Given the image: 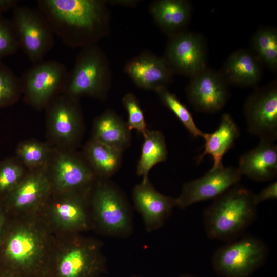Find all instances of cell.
<instances>
[{
    "label": "cell",
    "mask_w": 277,
    "mask_h": 277,
    "mask_svg": "<svg viewBox=\"0 0 277 277\" xmlns=\"http://www.w3.org/2000/svg\"><path fill=\"white\" fill-rule=\"evenodd\" d=\"M207 56L204 37L186 30L169 37L163 57L174 74L190 78L207 67Z\"/></svg>",
    "instance_id": "obj_9"
},
{
    "label": "cell",
    "mask_w": 277,
    "mask_h": 277,
    "mask_svg": "<svg viewBox=\"0 0 277 277\" xmlns=\"http://www.w3.org/2000/svg\"><path fill=\"white\" fill-rule=\"evenodd\" d=\"M155 92L163 105L174 113L194 137L203 138L205 133L197 127L191 112L174 94L167 88H160Z\"/></svg>",
    "instance_id": "obj_26"
},
{
    "label": "cell",
    "mask_w": 277,
    "mask_h": 277,
    "mask_svg": "<svg viewBox=\"0 0 277 277\" xmlns=\"http://www.w3.org/2000/svg\"><path fill=\"white\" fill-rule=\"evenodd\" d=\"M108 59L97 44L82 48L71 72L65 94L79 99L88 96L105 100L111 88Z\"/></svg>",
    "instance_id": "obj_3"
},
{
    "label": "cell",
    "mask_w": 277,
    "mask_h": 277,
    "mask_svg": "<svg viewBox=\"0 0 277 277\" xmlns=\"http://www.w3.org/2000/svg\"><path fill=\"white\" fill-rule=\"evenodd\" d=\"M250 50L262 66L277 70V30L272 26L260 27L252 35Z\"/></svg>",
    "instance_id": "obj_24"
},
{
    "label": "cell",
    "mask_w": 277,
    "mask_h": 277,
    "mask_svg": "<svg viewBox=\"0 0 277 277\" xmlns=\"http://www.w3.org/2000/svg\"><path fill=\"white\" fill-rule=\"evenodd\" d=\"M122 103L128 113V121L126 122L128 128L131 131L135 130L144 136L148 129L138 99L130 92L124 96Z\"/></svg>",
    "instance_id": "obj_30"
},
{
    "label": "cell",
    "mask_w": 277,
    "mask_h": 277,
    "mask_svg": "<svg viewBox=\"0 0 277 277\" xmlns=\"http://www.w3.org/2000/svg\"><path fill=\"white\" fill-rule=\"evenodd\" d=\"M229 86L220 71L207 67L190 77L185 91L189 102L195 111L214 113L228 102Z\"/></svg>",
    "instance_id": "obj_10"
},
{
    "label": "cell",
    "mask_w": 277,
    "mask_h": 277,
    "mask_svg": "<svg viewBox=\"0 0 277 277\" xmlns=\"http://www.w3.org/2000/svg\"><path fill=\"white\" fill-rule=\"evenodd\" d=\"M262 66L250 50L241 49L229 55L220 71L229 85L255 87L262 77Z\"/></svg>",
    "instance_id": "obj_17"
},
{
    "label": "cell",
    "mask_w": 277,
    "mask_h": 277,
    "mask_svg": "<svg viewBox=\"0 0 277 277\" xmlns=\"http://www.w3.org/2000/svg\"><path fill=\"white\" fill-rule=\"evenodd\" d=\"M48 189V181L43 173L32 175L15 190L12 196L14 204L18 208L30 206L41 199Z\"/></svg>",
    "instance_id": "obj_25"
},
{
    "label": "cell",
    "mask_w": 277,
    "mask_h": 277,
    "mask_svg": "<svg viewBox=\"0 0 277 277\" xmlns=\"http://www.w3.org/2000/svg\"><path fill=\"white\" fill-rule=\"evenodd\" d=\"M19 48V40L12 21L0 14V62L16 53Z\"/></svg>",
    "instance_id": "obj_31"
},
{
    "label": "cell",
    "mask_w": 277,
    "mask_h": 277,
    "mask_svg": "<svg viewBox=\"0 0 277 277\" xmlns=\"http://www.w3.org/2000/svg\"><path fill=\"white\" fill-rule=\"evenodd\" d=\"M237 168L223 164L211 168L202 177L185 183L179 197L176 207L185 209L196 203L214 199L232 186L242 177Z\"/></svg>",
    "instance_id": "obj_11"
},
{
    "label": "cell",
    "mask_w": 277,
    "mask_h": 277,
    "mask_svg": "<svg viewBox=\"0 0 277 277\" xmlns=\"http://www.w3.org/2000/svg\"><path fill=\"white\" fill-rule=\"evenodd\" d=\"M96 218L109 235L126 236L130 233L131 221L128 205L122 192L110 181L101 182L93 197Z\"/></svg>",
    "instance_id": "obj_8"
},
{
    "label": "cell",
    "mask_w": 277,
    "mask_h": 277,
    "mask_svg": "<svg viewBox=\"0 0 277 277\" xmlns=\"http://www.w3.org/2000/svg\"><path fill=\"white\" fill-rule=\"evenodd\" d=\"M242 176L258 182L268 181L277 175V146L274 142L260 140L253 149L239 159L236 167Z\"/></svg>",
    "instance_id": "obj_15"
},
{
    "label": "cell",
    "mask_w": 277,
    "mask_h": 277,
    "mask_svg": "<svg viewBox=\"0 0 277 277\" xmlns=\"http://www.w3.org/2000/svg\"><path fill=\"white\" fill-rule=\"evenodd\" d=\"M134 204L141 214L146 230L151 232L161 228L176 207V198L157 191L149 180L135 185L132 192Z\"/></svg>",
    "instance_id": "obj_13"
},
{
    "label": "cell",
    "mask_w": 277,
    "mask_h": 277,
    "mask_svg": "<svg viewBox=\"0 0 277 277\" xmlns=\"http://www.w3.org/2000/svg\"><path fill=\"white\" fill-rule=\"evenodd\" d=\"M277 197V182L274 181L263 188L258 194H255L254 200L258 205L260 203Z\"/></svg>",
    "instance_id": "obj_34"
},
{
    "label": "cell",
    "mask_w": 277,
    "mask_h": 277,
    "mask_svg": "<svg viewBox=\"0 0 277 277\" xmlns=\"http://www.w3.org/2000/svg\"><path fill=\"white\" fill-rule=\"evenodd\" d=\"M268 252L262 240L244 235L215 250L212 267L216 274L223 277H249L265 262Z\"/></svg>",
    "instance_id": "obj_4"
},
{
    "label": "cell",
    "mask_w": 277,
    "mask_h": 277,
    "mask_svg": "<svg viewBox=\"0 0 277 277\" xmlns=\"http://www.w3.org/2000/svg\"><path fill=\"white\" fill-rule=\"evenodd\" d=\"M120 150L93 138L86 146L85 155L94 173L104 179L113 175L120 169L122 161Z\"/></svg>",
    "instance_id": "obj_22"
},
{
    "label": "cell",
    "mask_w": 277,
    "mask_h": 277,
    "mask_svg": "<svg viewBox=\"0 0 277 277\" xmlns=\"http://www.w3.org/2000/svg\"><path fill=\"white\" fill-rule=\"evenodd\" d=\"M180 277H198V276H194L193 275L186 274V275H181Z\"/></svg>",
    "instance_id": "obj_37"
},
{
    "label": "cell",
    "mask_w": 277,
    "mask_h": 277,
    "mask_svg": "<svg viewBox=\"0 0 277 277\" xmlns=\"http://www.w3.org/2000/svg\"><path fill=\"white\" fill-rule=\"evenodd\" d=\"M55 183L60 189H74L89 184L94 173L89 164L69 154L57 156L53 166Z\"/></svg>",
    "instance_id": "obj_19"
},
{
    "label": "cell",
    "mask_w": 277,
    "mask_h": 277,
    "mask_svg": "<svg viewBox=\"0 0 277 277\" xmlns=\"http://www.w3.org/2000/svg\"><path fill=\"white\" fill-rule=\"evenodd\" d=\"M69 72L64 64L43 60L23 74V92L26 102L37 109L47 107L61 92L65 93Z\"/></svg>",
    "instance_id": "obj_5"
},
{
    "label": "cell",
    "mask_w": 277,
    "mask_h": 277,
    "mask_svg": "<svg viewBox=\"0 0 277 277\" xmlns=\"http://www.w3.org/2000/svg\"><path fill=\"white\" fill-rule=\"evenodd\" d=\"M243 111L248 132L260 140L277 138V83L256 88L246 99Z\"/></svg>",
    "instance_id": "obj_7"
},
{
    "label": "cell",
    "mask_w": 277,
    "mask_h": 277,
    "mask_svg": "<svg viewBox=\"0 0 277 277\" xmlns=\"http://www.w3.org/2000/svg\"><path fill=\"white\" fill-rule=\"evenodd\" d=\"M55 214L59 220L68 227L83 228L86 225V215L81 200L73 198L57 203Z\"/></svg>",
    "instance_id": "obj_28"
},
{
    "label": "cell",
    "mask_w": 277,
    "mask_h": 277,
    "mask_svg": "<svg viewBox=\"0 0 277 277\" xmlns=\"http://www.w3.org/2000/svg\"><path fill=\"white\" fill-rule=\"evenodd\" d=\"M124 71L138 87L155 92L167 88L174 75L163 57L148 51L130 60L126 64Z\"/></svg>",
    "instance_id": "obj_12"
},
{
    "label": "cell",
    "mask_w": 277,
    "mask_h": 277,
    "mask_svg": "<svg viewBox=\"0 0 277 277\" xmlns=\"http://www.w3.org/2000/svg\"><path fill=\"white\" fill-rule=\"evenodd\" d=\"M92 138L123 152L131 145V132L116 112L107 109L95 120Z\"/></svg>",
    "instance_id": "obj_20"
},
{
    "label": "cell",
    "mask_w": 277,
    "mask_h": 277,
    "mask_svg": "<svg viewBox=\"0 0 277 277\" xmlns=\"http://www.w3.org/2000/svg\"><path fill=\"white\" fill-rule=\"evenodd\" d=\"M22 92L21 78L0 62V107L15 102Z\"/></svg>",
    "instance_id": "obj_29"
},
{
    "label": "cell",
    "mask_w": 277,
    "mask_h": 277,
    "mask_svg": "<svg viewBox=\"0 0 277 277\" xmlns=\"http://www.w3.org/2000/svg\"><path fill=\"white\" fill-rule=\"evenodd\" d=\"M95 248L78 245L71 249L61 259L59 272L61 277H89L101 270L103 262Z\"/></svg>",
    "instance_id": "obj_21"
},
{
    "label": "cell",
    "mask_w": 277,
    "mask_h": 277,
    "mask_svg": "<svg viewBox=\"0 0 277 277\" xmlns=\"http://www.w3.org/2000/svg\"><path fill=\"white\" fill-rule=\"evenodd\" d=\"M12 22L20 48L32 63L44 60L54 45V32L38 9L18 5L13 9Z\"/></svg>",
    "instance_id": "obj_6"
},
{
    "label": "cell",
    "mask_w": 277,
    "mask_h": 277,
    "mask_svg": "<svg viewBox=\"0 0 277 277\" xmlns=\"http://www.w3.org/2000/svg\"><path fill=\"white\" fill-rule=\"evenodd\" d=\"M37 4L55 34L70 47L97 44L110 31L107 1L39 0Z\"/></svg>",
    "instance_id": "obj_1"
},
{
    "label": "cell",
    "mask_w": 277,
    "mask_h": 277,
    "mask_svg": "<svg viewBox=\"0 0 277 277\" xmlns=\"http://www.w3.org/2000/svg\"><path fill=\"white\" fill-rule=\"evenodd\" d=\"M149 10L155 24L170 37L187 30L193 7L187 0H156Z\"/></svg>",
    "instance_id": "obj_16"
},
{
    "label": "cell",
    "mask_w": 277,
    "mask_h": 277,
    "mask_svg": "<svg viewBox=\"0 0 277 277\" xmlns=\"http://www.w3.org/2000/svg\"><path fill=\"white\" fill-rule=\"evenodd\" d=\"M254 196L238 184L214 199L203 215L208 237L229 243L241 236L256 217Z\"/></svg>",
    "instance_id": "obj_2"
},
{
    "label": "cell",
    "mask_w": 277,
    "mask_h": 277,
    "mask_svg": "<svg viewBox=\"0 0 277 277\" xmlns=\"http://www.w3.org/2000/svg\"><path fill=\"white\" fill-rule=\"evenodd\" d=\"M18 0H0V14L14 9L18 5Z\"/></svg>",
    "instance_id": "obj_35"
},
{
    "label": "cell",
    "mask_w": 277,
    "mask_h": 277,
    "mask_svg": "<svg viewBox=\"0 0 277 277\" xmlns=\"http://www.w3.org/2000/svg\"><path fill=\"white\" fill-rule=\"evenodd\" d=\"M1 215H0V227H1Z\"/></svg>",
    "instance_id": "obj_38"
},
{
    "label": "cell",
    "mask_w": 277,
    "mask_h": 277,
    "mask_svg": "<svg viewBox=\"0 0 277 277\" xmlns=\"http://www.w3.org/2000/svg\"><path fill=\"white\" fill-rule=\"evenodd\" d=\"M17 151L22 161L28 166L32 167L42 164L47 155L46 147L35 141H29L21 144Z\"/></svg>",
    "instance_id": "obj_32"
},
{
    "label": "cell",
    "mask_w": 277,
    "mask_h": 277,
    "mask_svg": "<svg viewBox=\"0 0 277 277\" xmlns=\"http://www.w3.org/2000/svg\"><path fill=\"white\" fill-rule=\"evenodd\" d=\"M21 166L11 161L0 164V191L11 188L20 180L23 174Z\"/></svg>",
    "instance_id": "obj_33"
},
{
    "label": "cell",
    "mask_w": 277,
    "mask_h": 277,
    "mask_svg": "<svg viewBox=\"0 0 277 277\" xmlns=\"http://www.w3.org/2000/svg\"><path fill=\"white\" fill-rule=\"evenodd\" d=\"M37 249V242L31 233L22 231L14 234L9 240L6 253L12 260L24 264L35 256Z\"/></svg>",
    "instance_id": "obj_27"
},
{
    "label": "cell",
    "mask_w": 277,
    "mask_h": 277,
    "mask_svg": "<svg viewBox=\"0 0 277 277\" xmlns=\"http://www.w3.org/2000/svg\"><path fill=\"white\" fill-rule=\"evenodd\" d=\"M137 1H109V2H107L108 3H112L113 4H120V5H124V6H134L136 3Z\"/></svg>",
    "instance_id": "obj_36"
},
{
    "label": "cell",
    "mask_w": 277,
    "mask_h": 277,
    "mask_svg": "<svg viewBox=\"0 0 277 277\" xmlns=\"http://www.w3.org/2000/svg\"><path fill=\"white\" fill-rule=\"evenodd\" d=\"M78 101L64 93L47 107L52 132L57 138L67 142L75 141L80 134L82 115Z\"/></svg>",
    "instance_id": "obj_14"
},
{
    "label": "cell",
    "mask_w": 277,
    "mask_h": 277,
    "mask_svg": "<svg viewBox=\"0 0 277 277\" xmlns=\"http://www.w3.org/2000/svg\"><path fill=\"white\" fill-rule=\"evenodd\" d=\"M239 135L240 130L234 119L229 113L223 114L217 128L211 133H205L204 149L196 162L199 163L209 155L213 161L212 168L223 164V156L234 145Z\"/></svg>",
    "instance_id": "obj_18"
},
{
    "label": "cell",
    "mask_w": 277,
    "mask_h": 277,
    "mask_svg": "<svg viewBox=\"0 0 277 277\" xmlns=\"http://www.w3.org/2000/svg\"><path fill=\"white\" fill-rule=\"evenodd\" d=\"M143 137L136 173L142 177V181L145 182L149 180L150 170L156 164L167 160L168 151L165 137L161 131L148 129Z\"/></svg>",
    "instance_id": "obj_23"
}]
</instances>
